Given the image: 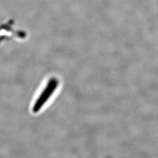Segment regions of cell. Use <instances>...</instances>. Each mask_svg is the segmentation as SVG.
<instances>
[{
    "mask_svg": "<svg viewBox=\"0 0 158 158\" xmlns=\"http://www.w3.org/2000/svg\"><path fill=\"white\" fill-rule=\"evenodd\" d=\"M58 85V81L56 79H52L48 82L45 88L40 93V96L35 102L32 108V111L34 113L39 112L40 109L44 106L51 98L55 91L56 90Z\"/></svg>",
    "mask_w": 158,
    "mask_h": 158,
    "instance_id": "cell-1",
    "label": "cell"
}]
</instances>
